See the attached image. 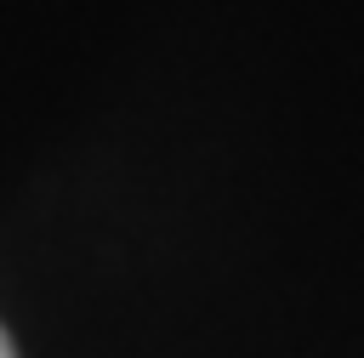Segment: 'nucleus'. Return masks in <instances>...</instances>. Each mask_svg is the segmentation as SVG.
<instances>
[{"label": "nucleus", "instance_id": "f257e3e1", "mask_svg": "<svg viewBox=\"0 0 364 358\" xmlns=\"http://www.w3.org/2000/svg\"><path fill=\"white\" fill-rule=\"evenodd\" d=\"M0 358H11V341H6V335H0Z\"/></svg>", "mask_w": 364, "mask_h": 358}]
</instances>
